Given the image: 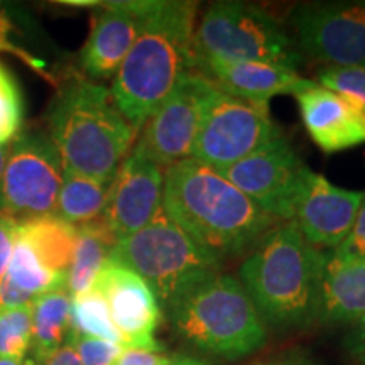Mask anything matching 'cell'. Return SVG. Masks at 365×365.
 Returning a JSON list of instances; mask_svg holds the SVG:
<instances>
[{"mask_svg":"<svg viewBox=\"0 0 365 365\" xmlns=\"http://www.w3.org/2000/svg\"><path fill=\"white\" fill-rule=\"evenodd\" d=\"M163 212L222 261L252 250L277 223L222 173L191 158L164 170Z\"/></svg>","mask_w":365,"mask_h":365,"instance_id":"1","label":"cell"},{"mask_svg":"<svg viewBox=\"0 0 365 365\" xmlns=\"http://www.w3.org/2000/svg\"><path fill=\"white\" fill-rule=\"evenodd\" d=\"M196 14L195 2L154 0L144 17L110 90L118 110L135 132L178 81L195 70Z\"/></svg>","mask_w":365,"mask_h":365,"instance_id":"2","label":"cell"},{"mask_svg":"<svg viewBox=\"0 0 365 365\" xmlns=\"http://www.w3.org/2000/svg\"><path fill=\"white\" fill-rule=\"evenodd\" d=\"M328 254L313 247L294 222L271 228L254 245L239 281L266 327L299 328L318 319Z\"/></svg>","mask_w":365,"mask_h":365,"instance_id":"3","label":"cell"},{"mask_svg":"<svg viewBox=\"0 0 365 365\" xmlns=\"http://www.w3.org/2000/svg\"><path fill=\"white\" fill-rule=\"evenodd\" d=\"M48 129L66 173L103 182H112L137 135L112 91L85 76L59 86L48 110Z\"/></svg>","mask_w":365,"mask_h":365,"instance_id":"4","label":"cell"},{"mask_svg":"<svg viewBox=\"0 0 365 365\" xmlns=\"http://www.w3.org/2000/svg\"><path fill=\"white\" fill-rule=\"evenodd\" d=\"M168 317L176 335L200 352L239 360L262 349L267 327L239 277L217 274L180 296Z\"/></svg>","mask_w":365,"mask_h":365,"instance_id":"5","label":"cell"},{"mask_svg":"<svg viewBox=\"0 0 365 365\" xmlns=\"http://www.w3.org/2000/svg\"><path fill=\"white\" fill-rule=\"evenodd\" d=\"M110 261L144 279L164 309L191 287L220 274L223 262L195 244L163 210L143 230L117 242Z\"/></svg>","mask_w":365,"mask_h":365,"instance_id":"6","label":"cell"},{"mask_svg":"<svg viewBox=\"0 0 365 365\" xmlns=\"http://www.w3.org/2000/svg\"><path fill=\"white\" fill-rule=\"evenodd\" d=\"M259 61L296 70L303 54L267 11L244 2L212 4L195 29V61Z\"/></svg>","mask_w":365,"mask_h":365,"instance_id":"7","label":"cell"},{"mask_svg":"<svg viewBox=\"0 0 365 365\" xmlns=\"http://www.w3.org/2000/svg\"><path fill=\"white\" fill-rule=\"evenodd\" d=\"M279 135L269 103L234 97L215 86L205 105L191 159L222 173Z\"/></svg>","mask_w":365,"mask_h":365,"instance_id":"8","label":"cell"},{"mask_svg":"<svg viewBox=\"0 0 365 365\" xmlns=\"http://www.w3.org/2000/svg\"><path fill=\"white\" fill-rule=\"evenodd\" d=\"M65 168L46 132H22L11 143L0 178V212L16 220L51 215Z\"/></svg>","mask_w":365,"mask_h":365,"instance_id":"9","label":"cell"},{"mask_svg":"<svg viewBox=\"0 0 365 365\" xmlns=\"http://www.w3.org/2000/svg\"><path fill=\"white\" fill-rule=\"evenodd\" d=\"M309 168L284 135L269 140L222 175L276 222H291Z\"/></svg>","mask_w":365,"mask_h":365,"instance_id":"10","label":"cell"},{"mask_svg":"<svg viewBox=\"0 0 365 365\" xmlns=\"http://www.w3.org/2000/svg\"><path fill=\"white\" fill-rule=\"evenodd\" d=\"M296 48L327 66H365V2H309L289 14Z\"/></svg>","mask_w":365,"mask_h":365,"instance_id":"11","label":"cell"},{"mask_svg":"<svg viewBox=\"0 0 365 365\" xmlns=\"http://www.w3.org/2000/svg\"><path fill=\"white\" fill-rule=\"evenodd\" d=\"M215 85L200 71H188L140 129L135 145L159 168L191 158L205 105Z\"/></svg>","mask_w":365,"mask_h":365,"instance_id":"12","label":"cell"},{"mask_svg":"<svg viewBox=\"0 0 365 365\" xmlns=\"http://www.w3.org/2000/svg\"><path fill=\"white\" fill-rule=\"evenodd\" d=\"M164 170L134 145L113 176L102 218L117 242L149 225L163 210Z\"/></svg>","mask_w":365,"mask_h":365,"instance_id":"13","label":"cell"},{"mask_svg":"<svg viewBox=\"0 0 365 365\" xmlns=\"http://www.w3.org/2000/svg\"><path fill=\"white\" fill-rule=\"evenodd\" d=\"M93 289L107 301L113 325L122 336V346L163 352L161 344L156 340L163 319L161 307L144 279L108 259Z\"/></svg>","mask_w":365,"mask_h":365,"instance_id":"14","label":"cell"},{"mask_svg":"<svg viewBox=\"0 0 365 365\" xmlns=\"http://www.w3.org/2000/svg\"><path fill=\"white\" fill-rule=\"evenodd\" d=\"M362 198L364 191L340 188L309 170L291 222L313 247L333 252L352 230Z\"/></svg>","mask_w":365,"mask_h":365,"instance_id":"15","label":"cell"},{"mask_svg":"<svg viewBox=\"0 0 365 365\" xmlns=\"http://www.w3.org/2000/svg\"><path fill=\"white\" fill-rule=\"evenodd\" d=\"M154 0H129L98 4L88 39L80 54L85 78L95 83L115 78Z\"/></svg>","mask_w":365,"mask_h":365,"instance_id":"16","label":"cell"},{"mask_svg":"<svg viewBox=\"0 0 365 365\" xmlns=\"http://www.w3.org/2000/svg\"><path fill=\"white\" fill-rule=\"evenodd\" d=\"M294 97L304 129L323 153H340L365 144V122L357 105L317 81Z\"/></svg>","mask_w":365,"mask_h":365,"instance_id":"17","label":"cell"},{"mask_svg":"<svg viewBox=\"0 0 365 365\" xmlns=\"http://www.w3.org/2000/svg\"><path fill=\"white\" fill-rule=\"evenodd\" d=\"M195 70L218 90L259 103H269L277 95H298L314 85L313 80L301 78L293 68L272 63L198 59Z\"/></svg>","mask_w":365,"mask_h":365,"instance_id":"18","label":"cell"},{"mask_svg":"<svg viewBox=\"0 0 365 365\" xmlns=\"http://www.w3.org/2000/svg\"><path fill=\"white\" fill-rule=\"evenodd\" d=\"M365 317V262H345L328 254L319 293L318 322L352 327Z\"/></svg>","mask_w":365,"mask_h":365,"instance_id":"19","label":"cell"},{"mask_svg":"<svg viewBox=\"0 0 365 365\" xmlns=\"http://www.w3.org/2000/svg\"><path fill=\"white\" fill-rule=\"evenodd\" d=\"M61 287H66V277L46 267L17 237L11 262L0 277V309L27 308L39 296Z\"/></svg>","mask_w":365,"mask_h":365,"instance_id":"20","label":"cell"},{"mask_svg":"<svg viewBox=\"0 0 365 365\" xmlns=\"http://www.w3.org/2000/svg\"><path fill=\"white\" fill-rule=\"evenodd\" d=\"M33 340L29 360L41 365L61 346L75 340L71 322V296L66 287L49 291L31 304Z\"/></svg>","mask_w":365,"mask_h":365,"instance_id":"21","label":"cell"},{"mask_svg":"<svg viewBox=\"0 0 365 365\" xmlns=\"http://www.w3.org/2000/svg\"><path fill=\"white\" fill-rule=\"evenodd\" d=\"M17 237L33 249L46 267L66 277L78 239V227L51 213L19 222Z\"/></svg>","mask_w":365,"mask_h":365,"instance_id":"22","label":"cell"},{"mask_svg":"<svg viewBox=\"0 0 365 365\" xmlns=\"http://www.w3.org/2000/svg\"><path fill=\"white\" fill-rule=\"evenodd\" d=\"M115 244L102 217L78 227L76 247L66 272V291L71 298L93 287Z\"/></svg>","mask_w":365,"mask_h":365,"instance_id":"23","label":"cell"},{"mask_svg":"<svg viewBox=\"0 0 365 365\" xmlns=\"http://www.w3.org/2000/svg\"><path fill=\"white\" fill-rule=\"evenodd\" d=\"M110 182L66 173L54 207V215L75 227L97 220L107 207Z\"/></svg>","mask_w":365,"mask_h":365,"instance_id":"24","label":"cell"},{"mask_svg":"<svg viewBox=\"0 0 365 365\" xmlns=\"http://www.w3.org/2000/svg\"><path fill=\"white\" fill-rule=\"evenodd\" d=\"M71 322L76 336H91L122 345V336L113 325L107 301L93 287L71 298Z\"/></svg>","mask_w":365,"mask_h":365,"instance_id":"25","label":"cell"},{"mask_svg":"<svg viewBox=\"0 0 365 365\" xmlns=\"http://www.w3.org/2000/svg\"><path fill=\"white\" fill-rule=\"evenodd\" d=\"M33 340L31 307L0 309V357L26 360Z\"/></svg>","mask_w":365,"mask_h":365,"instance_id":"26","label":"cell"},{"mask_svg":"<svg viewBox=\"0 0 365 365\" xmlns=\"http://www.w3.org/2000/svg\"><path fill=\"white\" fill-rule=\"evenodd\" d=\"M24 102L19 85L0 63V144H9L21 134Z\"/></svg>","mask_w":365,"mask_h":365,"instance_id":"27","label":"cell"},{"mask_svg":"<svg viewBox=\"0 0 365 365\" xmlns=\"http://www.w3.org/2000/svg\"><path fill=\"white\" fill-rule=\"evenodd\" d=\"M317 83L365 108V66H325L318 71Z\"/></svg>","mask_w":365,"mask_h":365,"instance_id":"28","label":"cell"},{"mask_svg":"<svg viewBox=\"0 0 365 365\" xmlns=\"http://www.w3.org/2000/svg\"><path fill=\"white\" fill-rule=\"evenodd\" d=\"M14 36H16V24H14V21L7 16V12L0 7V53L16 56L17 59H21L24 65L29 66L31 70L39 73L41 76H44L46 80L54 83V80L48 75V71H46V63L43 59L36 58L34 54H31L27 49L17 44L16 41H14Z\"/></svg>","mask_w":365,"mask_h":365,"instance_id":"29","label":"cell"},{"mask_svg":"<svg viewBox=\"0 0 365 365\" xmlns=\"http://www.w3.org/2000/svg\"><path fill=\"white\" fill-rule=\"evenodd\" d=\"M81 365H113L124 346L108 340L75 336L73 340Z\"/></svg>","mask_w":365,"mask_h":365,"instance_id":"30","label":"cell"},{"mask_svg":"<svg viewBox=\"0 0 365 365\" xmlns=\"http://www.w3.org/2000/svg\"><path fill=\"white\" fill-rule=\"evenodd\" d=\"M330 254L339 261L365 262V193L349 237Z\"/></svg>","mask_w":365,"mask_h":365,"instance_id":"31","label":"cell"},{"mask_svg":"<svg viewBox=\"0 0 365 365\" xmlns=\"http://www.w3.org/2000/svg\"><path fill=\"white\" fill-rule=\"evenodd\" d=\"M17 230H19V220L0 212V277L6 272L16 249Z\"/></svg>","mask_w":365,"mask_h":365,"instance_id":"32","label":"cell"},{"mask_svg":"<svg viewBox=\"0 0 365 365\" xmlns=\"http://www.w3.org/2000/svg\"><path fill=\"white\" fill-rule=\"evenodd\" d=\"M171 364H173V355L158 352V350L129 349V346H124L113 365H171Z\"/></svg>","mask_w":365,"mask_h":365,"instance_id":"33","label":"cell"},{"mask_svg":"<svg viewBox=\"0 0 365 365\" xmlns=\"http://www.w3.org/2000/svg\"><path fill=\"white\" fill-rule=\"evenodd\" d=\"M345 346L354 359H357L360 364L365 362V317L350 328V333L345 339Z\"/></svg>","mask_w":365,"mask_h":365,"instance_id":"34","label":"cell"},{"mask_svg":"<svg viewBox=\"0 0 365 365\" xmlns=\"http://www.w3.org/2000/svg\"><path fill=\"white\" fill-rule=\"evenodd\" d=\"M41 365H81V364H80L78 354H76L75 350V345H73L71 341V344L61 346L58 352H54L51 357L46 359Z\"/></svg>","mask_w":365,"mask_h":365,"instance_id":"35","label":"cell"},{"mask_svg":"<svg viewBox=\"0 0 365 365\" xmlns=\"http://www.w3.org/2000/svg\"><path fill=\"white\" fill-rule=\"evenodd\" d=\"M171 365H212V364L195 357H188V355H173Z\"/></svg>","mask_w":365,"mask_h":365,"instance_id":"36","label":"cell"},{"mask_svg":"<svg viewBox=\"0 0 365 365\" xmlns=\"http://www.w3.org/2000/svg\"><path fill=\"white\" fill-rule=\"evenodd\" d=\"M9 149H11V143L0 144V178H2L4 168H6V163H7V158H9Z\"/></svg>","mask_w":365,"mask_h":365,"instance_id":"37","label":"cell"},{"mask_svg":"<svg viewBox=\"0 0 365 365\" xmlns=\"http://www.w3.org/2000/svg\"><path fill=\"white\" fill-rule=\"evenodd\" d=\"M0 365H36L33 360H14V359H2L0 357Z\"/></svg>","mask_w":365,"mask_h":365,"instance_id":"38","label":"cell"},{"mask_svg":"<svg viewBox=\"0 0 365 365\" xmlns=\"http://www.w3.org/2000/svg\"><path fill=\"white\" fill-rule=\"evenodd\" d=\"M261 365H308L303 360H279V362H269V364H261Z\"/></svg>","mask_w":365,"mask_h":365,"instance_id":"39","label":"cell"},{"mask_svg":"<svg viewBox=\"0 0 365 365\" xmlns=\"http://www.w3.org/2000/svg\"><path fill=\"white\" fill-rule=\"evenodd\" d=\"M360 112H362V117H364V122H365V108H360Z\"/></svg>","mask_w":365,"mask_h":365,"instance_id":"40","label":"cell"},{"mask_svg":"<svg viewBox=\"0 0 365 365\" xmlns=\"http://www.w3.org/2000/svg\"><path fill=\"white\" fill-rule=\"evenodd\" d=\"M362 365H365V362H364V364H362Z\"/></svg>","mask_w":365,"mask_h":365,"instance_id":"41","label":"cell"}]
</instances>
